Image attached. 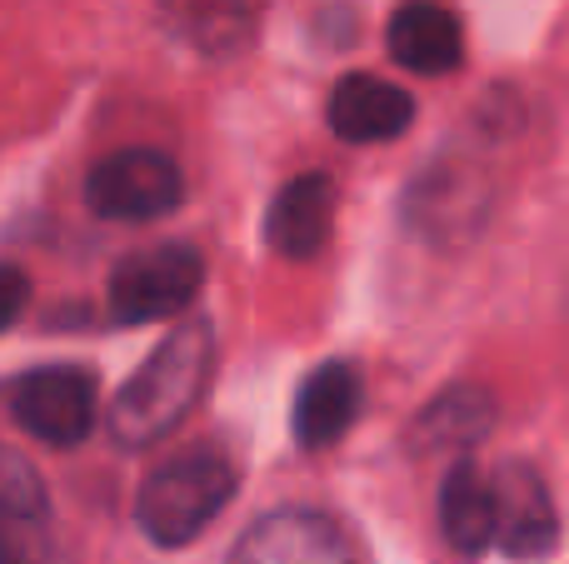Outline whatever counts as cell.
Instances as JSON below:
<instances>
[{"label": "cell", "mask_w": 569, "mask_h": 564, "mask_svg": "<svg viewBox=\"0 0 569 564\" xmlns=\"http://www.w3.org/2000/svg\"><path fill=\"white\" fill-rule=\"evenodd\" d=\"M216 365L210 320H180L110 400V440L126 450H150L190 420Z\"/></svg>", "instance_id": "obj_1"}, {"label": "cell", "mask_w": 569, "mask_h": 564, "mask_svg": "<svg viewBox=\"0 0 569 564\" xmlns=\"http://www.w3.org/2000/svg\"><path fill=\"white\" fill-rule=\"evenodd\" d=\"M236 500V465L220 450H180L140 485L136 520L150 545L180 550L200 540Z\"/></svg>", "instance_id": "obj_2"}, {"label": "cell", "mask_w": 569, "mask_h": 564, "mask_svg": "<svg viewBox=\"0 0 569 564\" xmlns=\"http://www.w3.org/2000/svg\"><path fill=\"white\" fill-rule=\"evenodd\" d=\"M206 280V255L190 240H160L126 255L110 275V315L120 325H150L190 310Z\"/></svg>", "instance_id": "obj_3"}, {"label": "cell", "mask_w": 569, "mask_h": 564, "mask_svg": "<svg viewBox=\"0 0 569 564\" xmlns=\"http://www.w3.org/2000/svg\"><path fill=\"white\" fill-rule=\"evenodd\" d=\"M86 200L106 220H160L186 200V175L166 150H116L86 175Z\"/></svg>", "instance_id": "obj_4"}, {"label": "cell", "mask_w": 569, "mask_h": 564, "mask_svg": "<svg viewBox=\"0 0 569 564\" xmlns=\"http://www.w3.org/2000/svg\"><path fill=\"white\" fill-rule=\"evenodd\" d=\"M10 420L30 440L70 450L96 425V375L80 365H40L10 380Z\"/></svg>", "instance_id": "obj_5"}, {"label": "cell", "mask_w": 569, "mask_h": 564, "mask_svg": "<svg viewBox=\"0 0 569 564\" xmlns=\"http://www.w3.org/2000/svg\"><path fill=\"white\" fill-rule=\"evenodd\" d=\"M230 564H360V550L340 520L310 505H284L260 515L236 540Z\"/></svg>", "instance_id": "obj_6"}, {"label": "cell", "mask_w": 569, "mask_h": 564, "mask_svg": "<svg viewBox=\"0 0 569 564\" xmlns=\"http://www.w3.org/2000/svg\"><path fill=\"white\" fill-rule=\"evenodd\" d=\"M495 495H500V550L510 560L535 564L560 545V510L530 465H505Z\"/></svg>", "instance_id": "obj_7"}, {"label": "cell", "mask_w": 569, "mask_h": 564, "mask_svg": "<svg viewBox=\"0 0 569 564\" xmlns=\"http://www.w3.org/2000/svg\"><path fill=\"white\" fill-rule=\"evenodd\" d=\"M385 46L410 75H450L465 60V30L440 0H405L385 26Z\"/></svg>", "instance_id": "obj_8"}, {"label": "cell", "mask_w": 569, "mask_h": 564, "mask_svg": "<svg viewBox=\"0 0 569 564\" xmlns=\"http://www.w3.org/2000/svg\"><path fill=\"white\" fill-rule=\"evenodd\" d=\"M415 100L395 80L380 75H345L330 90V130L350 145H380L410 130Z\"/></svg>", "instance_id": "obj_9"}, {"label": "cell", "mask_w": 569, "mask_h": 564, "mask_svg": "<svg viewBox=\"0 0 569 564\" xmlns=\"http://www.w3.org/2000/svg\"><path fill=\"white\" fill-rule=\"evenodd\" d=\"M335 230V185L330 175H295L280 185L266 215V240L284 260H310L325 250Z\"/></svg>", "instance_id": "obj_10"}, {"label": "cell", "mask_w": 569, "mask_h": 564, "mask_svg": "<svg viewBox=\"0 0 569 564\" xmlns=\"http://www.w3.org/2000/svg\"><path fill=\"white\" fill-rule=\"evenodd\" d=\"M440 535L460 555H485L500 545V495L470 460H455L440 480Z\"/></svg>", "instance_id": "obj_11"}, {"label": "cell", "mask_w": 569, "mask_h": 564, "mask_svg": "<svg viewBox=\"0 0 569 564\" xmlns=\"http://www.w3.org/2000/svg\"><path fill=\"white\" fill-rule=\"evenodd\" d=\"M355 415H360V375L350 360H330L300 385L290 425L305 450H325L355 425Z\"/></svg>", "instance_id": "obj_12"}, {"label": "cell", "mask_w": 569, "mask_h": 564, "mask_svg": "<svg viewBox=\"0 0 569 564\" xmlns=\"http://www.w3.org/2000/svg\"><path fill=\"white\" fill-rule=\"evenodd\" d=\"M166 20L206 56H236L250 46L266 0H160Z\"/></svg>", "instance_id": "obj_13"}, {"label": "cell", "mask_w": 569, "mask_h": 564, "mask_svg": "<svg viewBox=\"0 0 569 564\" xmlns=\"http://www.w3.org/2000/svg\"><path fill=\"white\" fill-rule=\"evenodd\" d=\"M490 425H495L490 390L455 385L420 410V420L410 425V440H415V450H460L490 435Z\"/></svg>", "instance_id": "obj_14"}, {"label": "cell", "mask_w": 569, "mask_h": 564, "mask_svg": "<svg viewBox=\"0 0 569 564\" xmlns=\"http://www.w3.org/2000/svg\"><path fill=\"white\" fill-rule=\"evenodd\" d=\"M46 525V490H40L36 470L20 455H6V530L10 540L20 530H40Z\"/></svg>", "instance_id": "obj_15"}, {"label": "cell", "mask_w": 569, "mask_h": 564, "mask_svg": "<svg viewBox=\"0 0 569 564\" xmlns=\"http://www.w3.org/2000/svg\"><path fill=\"white\" fill-rule=\"evenodd\" d=\"M0 280H6V305H0V320L10 325V320L20 315V305H26V275H20L16 265H6V275Z\"/></svg>", "instance_id": "obj_16"}]
</instances>
